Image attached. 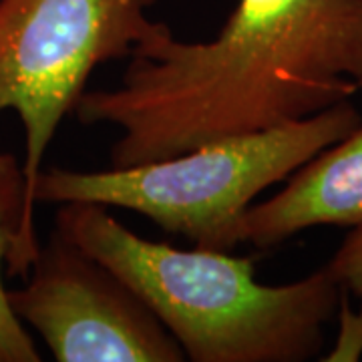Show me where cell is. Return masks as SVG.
I'll use <instances>...</instances> for the list:
<instances>
[{
    "instance_id": "7",
    "label": "cell",
    "mask_w": 362,
    "mask_h": 362,
    "mask_svg": "<svg viewBox=\"0 0 362 362\" xmlns=\"http://www.w3.org/2000/svg\"><path fill=\"white\" fill-rule=\"evenodd\" d=\"M25 211L23 163L0 151V362H39L40 354L25 324L14 314L8 290L2 284V264L13 252Z\"/></svg>"
},
{
    "instance_id": "9",
    "label": "cell",
    "mask_w": 362,
    "mask_h": 362,
    "mask_svg": "<svg viewBox=\"0 0 362 362\" xmlns=\"http://www.w3.org/2000/svg\"><path fill=\"white\" fill-rule=\"evenodd\" d=\"M338 312L342 318L340 340L337 349L332 350V356H328V361H354L356 354L362 352V310H349L346 296H342Z\"/></svg>"
},
{
    "instance_id": "8",
    "label": "cell",
    "mask_w": 362,
    "mask_h": 362,
    "mask_svg": "<svg viewBox=\"0 0 362 362\" xmlns=\"http://www.w3.org/2000/svg\"><path fill=\"white\" fill-rule=\"evenodd\" d=\"M326 268L346 296L358 300L362 310V226L352 228Z\"/></svg>"
},
{
    "instance_id": "3",
    "label": "cell",
    "mask_w": 362,
    "mask_h": 362,
    "mask_svg": "<svg viewBox=\"0 0 362 362\" xmlns=\"http://www.w3.org/2000/svg\"><path fill=\"white\" fill-rule=\"evenodd\" d=\"M362 123L350 101L280 127L199 145L185 153L127 168L40 171L37 204L89 202L137 211L195 247L230 252L242 244V218L274 183Z\"/></svg>"
},
{
    "instance_id": "4",
    "label": "cell",
    "mask_w": 362,
    "mask_h": 362,
    "mask_svg": "<svg viewBox=\"0 0 362 362\" xmlns=\"http://www.w3.org/2000/svg\"><path fill=\"white\" fill-rule=\"evenodd\" d=\"M157 0H0V113L25 129V211L6 268L26 278L39 256L35 230L42 159L61 121L75 111L90 73L129 59L168 33L147 16Z\"/></svg>"
},
{
    "instance_id": "2",
    "label": "cell",
    "mask_w": 362,
    "mask_h": 362,
    "mask_svg": "<svg viewBox=\"0 0 362 362\" xmlns=\"http://www.w3.org/2000/svg\"><path fill=\"white\" fill-rule=\"evenodd\" d=\"M107 209L61 204L54 230L113 272L187 361L304 362L320 354L344 296L326 266L292 284H259L252 258L145 240Z\"/></svg>"
},
{
    "instance_id": "6",
    "label": "cell",
    "mask_w": 362,
    "mask_h": 362,
    "mask_svg": "<svg viewBox=\"0 0 362 362\" xmlns=\"http://www.w3.org/2000/svg\"><path fill=\"white\" fill-rule=\"evenodd\" d=\"M316 226H362V123L296 169L280 194L247 207L242 242L268 250Z\"/></svg>"
},
{
    "instance_id": "5",
    "label": "cell",
    "mask_w": 362,
    "mask_h": 362,
    "mask_svg": "<svg viewBox=\"0 0 362 362\" xmlns=\"http://www.w3.org/2000/svg\"><path fill=\"white\" fill-rule=\"evenodd\" d=\"M8 300L59 362L185 361L156 314L59 230L39 250L26 284L8 290Z\"/></svg>"
},
{
    "instance_id": "1",
    "label": "cell",
    "mask_w": 362,
    "mask_h": 362,
    "mask_svg": "<svg viewBox=\"0 0 362 362\" xmlns=\"http://www.w3.org/2000/svg\"><path fill=\"white\" fill-rule=\"evenodd\" d=\"M362 89V0H238L218 37L171 28L141 45L115 89L85 90L83 125L121 131L111 168L168 159L268 131Z\"/></svg>"
}]
</instances>
